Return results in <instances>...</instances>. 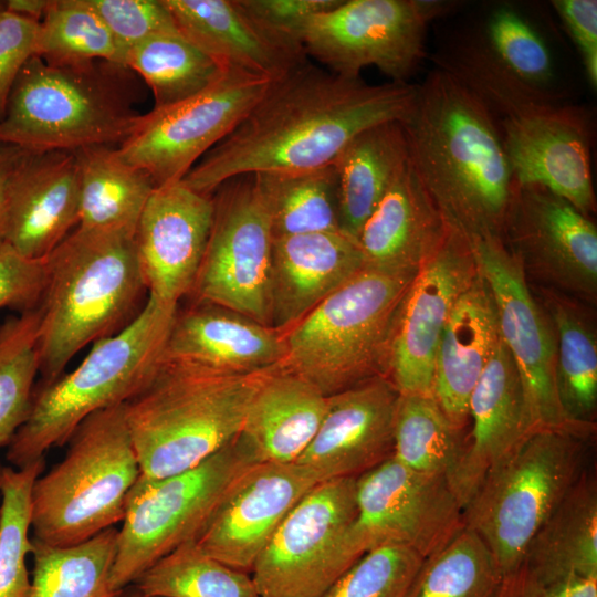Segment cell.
<instances>
[{"label": "cell", "instance_id": "cell-1", "mask_svg": "<svg viewBox=\"0 0 597 597\" xmlns=\"http://www.w3.org/2000/svg\"><path fill=\"white\" fill-rule=\"evenodd\" d=\"M418 84H368L307 62L271 82L239 125L181 181L211 196L243 175L295 171L331 164L360 132L409 114Z\"/></svg>", "mask_w": 597, "mask_h": 597}, {"label": "cell", "instance_id": "cell-2", "mask_svg": "<svg viewBox=\"0 0 597 597\" xmlns=\"http://www.w3.org/2000/svg\"><path fill=\"white\" fill-rule=\"evenodd\" d=\"M401 124L410 165L448 229L469 243L502 238L517 184L486 108L436 67Z\"/></svg>", "mask_w": 597, "mask_h": 597}, {"label": "cell", "instance_id": "cell-3", "mask_svg": "<svg viewBox=\"0 0 597 597\" xmlns=\"http://www.w3.org/2000/svg\"><path fill=\"white\" fill-rule=\"evenodd\" d=\"M134 234L77 227L43 259L45 282L38 307L41 385L63 375L84 346L118 333L143 310L148 292Z\"/></svg>", "mask_w": 597, "mask_h": 597}, {"label": "cell", "instance_id": "cell-4", "mask_svg": "<svg viewBox=\"0 0 597 597\" xmlns=\"http://www.w3.org/2000/svg\"><path fill=\"white\" fill-rule=\"evenodd\" d=\"M271 369L220 375L160 359L144 386L124 402L138 480L184 472L232 442Z\"/></svg>", "mask_w": 597, "mask_h": 597}, {"label": "cell", "instance_id": "cell-5", "mask_svg": "<svg viewBox=\"0 0 597 597\" xmlns=\"http://www.w3.org/2000/svg\"><path fill=\"white\" fill-rule=\"evenodd\" d=\"M178 306L148 298L133 322L93 343L82 363L48 385L34 388L29 415L8 446L17 469L44 458L69 441L92 413L127 401L160 363Z\"/></svg>", "mask_w": 597, "mask_h": 597}, {"label": "cell", "instance_id": "cell-6", "mask_svg": "<svg viewBox=\"0 0 597 597\" xmlns=\"http://www.w3.org/2000/svg\"><path fill=\"white\" fill-rule=\"evenodd\" d=\"M418 270L364 266L283 333L279 368L326 397L385 376L396 320Z\"/></svg>", "mask_w": 597, "mask_h": 597}, {"label": "cell", "instance_id": "cell-7", "mask_svg": "<svg viewBox=\"0 0 597 597\" xmlns=\"http://www.w3.org/2000/svg\"><path fill=\"white\" fill-rule=\"evenodd\" d=\"M67 442L31 493L32 538L51 546L82 543L122 522L140 475L124 404L88 416Z\"/></svg>", "mask_w": 597, "mask_h": 597}, {"label": "cell", "instance_id": "cell-8", "mask_svg": "<svg viewBox=\"0 0 597 597\" xmlns=\"http://www.w3.org/2000/svg\"><path fill=\"white\" fill-rule=\"evenodd\" d=\"M587 436L528 431L491 467L463 507L464 525L482 538L503 575L522 563L535 533L584 471Z\"/></svg>", "mask_w": 597, "mask_h": 597}, {"label": "cell", "instance_id": "cell-9", "mask_svg": "<svg viewBox=\"0 0 597 597\" xmlns=\"http://www.w3.org/2000/svg\"><path fill=\"white\" fill-rule=\"evenodd\" d=\"M139 114L94 63L54 65L32 55L0 122V143L33 153L121 144Z\"/></svg>", "mask_w": 597, "mask_h": 597}, {"label": "cell", "instance_id": "cell-10", "mask_svg": "<svg viewBox=\"0 0 597 597\" xmlns=\"http://www.w3.org/2000/svg\"><path fill=\"white\" fill-rule=\"evenodd\" d=\"M255 462L237 437L189 470L137 480L118 530L112 587L121 590L133 584L159 558L195 540L235 479Z\"/></svg>", "mask_w": 597, "mask_h": 597}, {"label": "cell", "instance_id": "cell-11", "mask_svg": "<svg viewBox=\"0 0 597 597\" xmlns=\"http://www.w3.org/2000/svg\"><path fill=\"white\" fill-rule=\"evenodd\" d=\"M458 6L441 0H342L294 32L306 55L345 77L375 66L390 82L409 83L426 55L428 24Z\"/></svg>", "mask_w": 597, "mask_h": 597}, {"label": "cell", "instance_id": "cell-12", "mask_svg": "<svg viewBox=\"0 0 597 597\" xmlns=\"http://www.w3.org/2000/svg\"><path fill=\"white\" fill-rule=\"evenodd\" d=\"M355 500V516L337 546L342 574L384 545H406L426 558L464 526L446 478L415 472L392 455L356 478Z\"/></svg>", "mask_w": 597, "mask_h": 597}, {"label": "cell", "instance_id": "cell-13", "mask_svg": "<svg viewBox=\"0 0 597 597\" xmlns=\"http://www.w3.org/2000/svg\"><path fill=\"white\" fill-rule=\"evenodd\" d=\"M190 296L271 326L273 235L253 175L222 184Z\"/></svg>", "mask_w": 597, "mask_h": 597}, {"label": "cell", "instance_id": "cell-14", "mask_svg": "<svg viewBox=\"0 0 597 597\" xmlns=\"http://www.w3.org/2000/svg\"><path fill=\"white\" fill-rule=\"evenodd\" d=\"M270 81L228 70L200 94L139 115L117 147L128 164L146 171L156 187L180 181L247 116Z\"/></svg>", "mask_w": 597, "mask_h": 597}, {"label": "cell", "instance_id": "cell-15", "mask_svg": "<svg viewBox=\"0 0 597 597\" xmlns=\"http://www.w3.org/2000/svg\"><path fill=\"white\" fill-rule=\"evenodd\" d=\"M478 272L494 298L501 338L522 383L530 431L542 428L593 430L570 425L555 384V338L551 320L532 295L526 272L502 238L469 243Z\"/></svg>", "mask_w": 597, "mask_h": 597}, {"label": "cell", "instance_id": "cell-16", "mask_svg": "<svg viewBox=\"0 0 597 597\" xmlns=\"http://www.w3.org/2000/svg\"><path fill=\"white\" fill-rule=\"evenodd\" d=\"M356 478L315 484L258 556L251 577L260 597H321L342 575L337 546L356 513Z\"/></svg>", "mask_w": 597, "mask_h": 597}, {"label": "cell", "instance_id": "cell-17", "mask_svg": "<svg viewBox=\"0 0 597 597\" xmlns=\"http://www.w3.org/2000/svg\"><path fill=\"white\" fill-rule=\"evenodd\" d=\"M476 272L469 242L451 230L419 268L398 313L386 365L385 377L400 395H432L441 334Z\"/></svg>", "mask_w": 597, "mask_h": 597}, {"label": "cell", "instance_id": "cell-18", "mask_svg": "<svg viewBox=\"0 0 597 597\" xmlns=\"http://www.w3.org/2000/svg\"><path fill=\"white\" fill-rule=\"evenodd\" d=\"M498 127L517 186L542 187L587 216L595 210L593 119L585 108L545 104Z\"/></svg>", "mask_w": 597, "mask_h": 597}, {"label": "cell", "instance_id": "cell-19", "mask_svg": "<svg viewBox=\"0 0 597 597\" xmlns=\"http://www.w3.org/2000/svg\"><path fill=\"white\" fill-rule=\"evenodd\" d=\"M524 271L582 296L597 289V229L589 216L537 186H517L502 237Z\"/></svg>", "mask_w": 597, "mask_h": 597}, {"label": "cell", "instance_id": "cell-20", "mask_svg": "<svg viewBox=\"0 0 597 597\" xmlns=\"http://www.w3.org/2000/svg\"><path fill=\"white\" fill-rule=\"evenodd\" d=\"M318 482L296 462H255L235 479L195 541L208 555L251 574L282 521Z\"/></svg>", "mask_w": 597, "mask_h": 597}, {"label": "cell", "instance_id": "cell-21", "mask_svg": "<svg viewBox=\"0 0 597 597\" xmlns=\"http://www.w3.org/2000/svg\"><path fill=\"white\" fill-rule=\"evenodd\" d=\"M213 197L181 180L156 187L139 217L135 250L149 296L178 306L197 277L213 219Z\"/></svg>", "mask_w": 597, "mask_h": 597}, {"label": "cell", "instance_id": "cell-22", "mask_svg": "<svg viewBox=\"0 0 597 597\" xmlns=\"http://www.w3.org/2000/svg\"><path fill=\"white\" fill-rule=\"evenodd\" d=\"M398 397L383 375L327 396L321 426L295 462L321 482L357 478L377 467L392 455Z\"/></svg>", "mask_w": 597, "mask_h": 597}, {"label": "cell", "instance_id": "cell-23", "mask_svg": "<svg viewBox=\"0 0 597 597\" xmlns=\"http://www.w3.org/2000/svg\"><path fill=\"white\" fill-rule=\"evenodd\" d=\"M80 168L74 151H29L8 189L4 243L45 259L78 224Z\"/></svg>", "mask_w": 597, "mask_h": 597}, {"label": "cell", "instance_id": "cell-24", "mask_svg": "<svg viewBox=\"0 0 597 597\" xmlns=\"http://www.w3.org/2000/svg\"><path fill=\"white\" fill-rule=\"evenodd\" d=\"M179 32L226 70L274 82L307 62L302 45L271 30L239 0H164Z\"/></svg>", "mask_w": 597, "mask_h": 597}, {"label": "cell", "instance_id": "cell-25", "mask_svg": "<svg viewBox=\"0 0 597 597\" xmlns=\"http://www.w3.org/2000/svg\"><path fill=\"white\" fill-rule=\"evenodd\" d=\"M284 337L232 310L193 301L177 308L161 360L191 365L220 375H248L279 367Z\"/></svg>", "mask_w": 597, "mask_h": 597}, {"label": "cell", "instance_id": "cell-26", "mask_svg": "<svg viewBox=\"0 0 597 597\" xmlns=\"http://www.w3.org/2000/svg\"><path fill=\"white\" fill-rule=\"evenodd\" d=\"M468 412L472 427L447 479L462 510L491 467L530 431L520 375L502 338L470 396Z\"/></svg>", "mask_w": 597, "mask_h": 597}, {"label": "cell", "instance_id": "cell-27", "mask_svg": "<svg viewBox=\"0 0 597 597\" xmlns=\"http://www.w3.org/2000/svg\"><path fill=\"white\" fill-rule=\"evenodd\" d=\"M364 266L358 242L341 231L273 238L271 326L285 333Z\"/></svg>", "mask_w": 597, "mask_h": 597}, {"label": "cell", "instance_id": "cell-28", "mask_svg": "<svg viewBox=\"0 0 597 597\" xmlns=\"http://www.w3.org/2000/svg\"><path fill=\"white\" fill-rule=\"evenodd\" d=\"M500 341L494 298L476 272L451 311L434 358L432 396L459 431L468 423L470 396Z\"/></svg>", "mask_w": 597, "mask_h": 597}, {"label": "cell", "instance_id": "cell-29", "mask_svg": "<svg viewBox=\"0 0 597 597\" xmlns=\"http://www.w3.org/2000/svg\"><path fill=\"white\" fill-rule=\"evenodd\" d=\"M448 231L409 161L363 224L357 242L365 266L418 270Z\"/></svg>", "mask_w": 597, "mask_h": 597}, {"label": "cell", "instance_id": "cell-30", "mask_svg": "<svg viewBox=\"0 0 597 597\" xmlns=\"http://www.w3.org/2000/svg\"><path fill=\"white\" fill-rule=\"evenodd\" d=\"M327 397L313 384L279 367L254 392L239 439L256 462H295L315 437Z\"/></svg>", "mask_w": 597, "mask_h": 597}, {"label": "cell", "instance_id": "cell-31", "mask_svg": "<svg viewBox=\"0 0 597 597\" xmlns=\"http://www.w3.org/2000/svg\"><path fill=\"white\" fill-rule=\"evenodd\" d=\"M409 163L401 122H387L357 134L332 161L338 181L343 233L357 241L363 224Z\"/></svg>", "mask_w": 597, "mask_h": 597}, {"label": "cell", "instance_id": "cell-32", "mask_svg": "<svg viewBox=\"0 0 597 597\" xmlns=\"http://www.w3.org/2000/svg\"><path fill=\"white\" fill-rule=\"evenodd\" d=\"M522 564L547 583L597 577V486L590 472H582L541 525Z\"/></svg>", "mask_w": 597, "mask_h": 597}, {"label": "cell", "instance_id": "cell-33", "mask_svg": "<svg viewBox=\"0 0 597 597\" xmlns=\"http://www.w3.org/2000/svg\"><path fill=\"white\" fill-rule=\"evenodd\" d=\"M80 168L78 228L136 230L156 188L143 169L126 163L107 145L74 150Z\"/></svg>", "mask_w": 597, "mask_h": 597}, {"label": "cell", "instance_id": "cell-34", "mask_svg": "<svg viewBox=\"0 0 597 597\" xmlns=\"http://www.w3.org/2000/svg\"><path fill=\"white\" fill-rule=\"evenodd\" d=\"M253 178L273 238L342 232L332 163L305 170L259 172Z\"/></svg>", "mask_w": 597, "mask_h": 597}, {"label": "cell", "instance_id": "cell-35", "mask_svg": "<svg viewBox=\"0 0 597 597\" xmlns=\"http://www.w3.org/2000/svg\"><path fill=\"white\" fill-rule=\"evenodd\" d=\"M545 311L555 338V384L566 420L593 430L597 404V343L583 313L564 298L547 295Z\"/></svg>", "mask_w": 597, "mask_h": 597}, {"label": "cell", "instance_id": "cell-36", "mask_svg": "<svg viewBox=\"0 0 597 597\" xmlns=\"http://www.w3.org/2000/svg\"><path fill=\"white\" fill-rule=\"evenodd\" d=\"M118 530L106 528L71 546L32 538L33 569L27 597H118L111 584Z\"/></svg>", "mask_w": 597, "mask_h": 597}, {"label": "cell", "instance_id": "cell-37", "mask_svg": "<svg viewBox=\"0 0 597 597\" xmlns=\"http://www.w3.org/2000/svg\"><path fill=\"white\" fill-rule=\"evenodd\" d=\"M125 69L138 73L154 95V108L189 100L228 71L180 32L150 36L128 50Z\"/></svg>", "mask_w": 597, "mask_h": 597}, {"label": "cell", "instance_id": "cell-38", "mask_svg": "<svg viewBox=\"0 0 597 597\" xmlns=\"http://www.w3.org/2000/svg\"><path fill=\"white\" fill-rule=\"evenodd\" d=\"M434 61L437 69L467 88L496 124L545 104L561 103L556 92L532 87L509 73L489 51L480 33L457 40Z\"/></svg>", "mask_w": 597, "mask_h": 597}, {"label": "cell", "instance_id": "cell-39", "mask_svg": "<svg viewBox=\"0 0 597 597\" xmlns=\"http://www.w3.org/2000/svg\"><path fill=\"white\" fill-rule=\"evenodd\" d=\"M462 431L432 395H400L394 418L392 457L406 468L448 479L462 450Z\"/></svg>", "mask_w": 597, "mask_h": 597}, {"label": "cell", "instance_id": "cell-40", "mask_svg": "<svg viewBox=\"0 0 597 597\" xmlns=\"http://www.w3.org/2000/svg\"><path fill=\"white\" fill-rule=\"evenodd\" d=\"M133 584L143 596L260 597L250 574L208 555L195 540L159 558Z\"/></svg>", "mask_w": 597, "mask_h": 597}, {"label": "cell", "instance_id": "cell-41", "mask_svg": "<svg viewBox=\"0 0 597 597\" xmlns=\"http://www.w3.org/2000/svg\"><path fill=\"white\" fill-rule=\"evenodd\" d=\"M502 576L489 547L464 525L423 559L406 597H493Z\"/></svg>", "mask_w": 597, "mask_h": 597}, {"label": "cell", "instance_id": "cell-42", "mask_svg": "<svg viewBox=\"0 0 597 597\" xmlns=\"http://www.w3.org/2000/svg\"><path fill=\"white\" fill-rule=\"evenodd\" d=\"M35 55L54 65L104 60L125 69L113 34L85 0H50L39 22Z\"/></svg>", "mask_w": 597, "mask_h": 597}, {"label": "cell", "instance_id": "cell-43", "mask_svg": "<svg viewBox=\"0 0 597 597\" xmlns=\"http://www.w3.org/2000/svg\"><path fill=\"white\" fill-rule=\"evenodd\" d=\"M44 458L23 468L3 467L0 503V597H27L31 578L27 556L32 553L31 493L42 474Z\"/></svg>", "mask_w": 597, "mask_h": 597}, {"label": "cell", "instance_id": "cell-44", "mask_svg": "<svg viewBox=\"0 0 597 597\" xmlns=\"http://www.w3.org/2000/svg\"><path fill=\"white\" fill-rule=\"evenodd\" d=\"M39 308L0 326V447L9 446L25 421L39 371Z\"/></svg>", "mask_w": 597, "mask_h": 597}, {"label": "cell", "instance_id": "cell-45", "mask_svg": "<svg viewBox=\"0 0 597 597\" xmlns=\"http://www.w3.org/2000/svg\"><path fill=\"white\" fill-rule=\"evenodd\" d=\"M498 62L521 82L553 92V59L548 46L524 17L509 6L494 9L479 32Z\"/></svg>", "mask_w": 597, "mask_h": 597}, {"label": "cell", "instance_id": "cell-46", "mask_svg": "<svg viewBox=\"0 0 597 597\" xmlns=\"http://www.w3.org/2000/svg\"><path fill=\"white\" fill-rule=\"evenodd\" d=\"M423 557L390 544L364 554L321 597H406Z\"/></svg>", "mask_w": 597, "mask_h": 597}, {"label": "cell", "instance_id": "cell-47", "mask_svg": "<svg viewBox=\"0 0 597 597\" xmlns=\"http://www.w3.org/2000/svg\"><path fill=\"white\" fill-rule=\"evenodd\" d=\"M113 34L124 54L142 41L179 32L164 0H85Z\"/></svg>", "mask_w": 597, "mask_h": 597}, {"label": "cell", "instance_id": "cell-48", "mask_svg": "<svg viewBox=\"0 0 597 597\" xmlns=\"http://www.w3.org/2000/svg\"><path fill=\"white\" fill-rule=\"evenodd\" d=\"M44 282V260L27 259L9 244L0 245V308L20 313L38 308Z\"/></svg>", "mask_w": 597, "mask_h": 597}, {"label": "cell", "instance_id": "cell-49", "mask_svg": "<svg viewBox=\"0 0 597 597\" xmlns=\"http://www.w3.org/2000/svg\"><path fill=\"white\" fill-rule=\"evenodd\" d=\"M38 31V21L0 11V122L23 65L35 55Z\"/></svg>", "mask_w": 597, "mask_h": 597}, {"label": "cell", "instance_id": "cell-50", "mask_svg": "<svg viewBox=\"0 0 597 597\" xmlns=\"http://www.w3.org/2000/svg\"><path fill=\"white\" fill-rule=\"evenodd\" d=\"M552 7L575 42L591 85L597 86V1L553 0Z\"/></svg>", "mask_w": 597, "mask_h": 597}, {"label": "cell", "instance_id": "cell-51", "mask_svg": "<svg viewBox=\"0 0 597 597\" xmlns=\"http://www.w3.org/2000/svg\"><path fill=\"white\" fill-rule=\"evenodd\" d=\"M493 597H597V577L547 583L521 563L502 576Z\"/></svg>", "mask_w": 597, "mask_h": 597}, {"label": "cell", "instance_id": "cell-52", "mask_svg": "<svg viewBox=\"0 0 597 597\" xmlns=\"http://www.w3.org/2000/svg\"><path fill=\"white\" fill-rule=\"evenodd\" d=\"M341 2L342 0H239L242 8L258 21L293 39L295 30L306 19L328 11Z\"/></svg>", "mask_w": 597, "mask_h": 597}, {"label": "cell", "instance_id": "cell-53", "mask_svg": "<svg viewBox=\"0 0 597 597\" xmlns=\"http://www.w3.org/2000/svg\"><path fill=\"white\" fill-rule=\"evenodd\" d=\"M28 153L21 147L0 143V245L6 238L9 184Z\"/></svg>", "mask_w": 597, "mask_h": 597}, {"label": "cell", "instance_id": "cell-54", "mask_svg": "<svg viewBox=\"0 0 597 597\" xmlns=\"http://www.w3.org/2000/svg\"><path fill=\"white\" fill-rule=\"evenodd\" d=\"M50 0H8L4 9L11 13L40 22L49 7Z\"/></svg>", "mask_w": 597, "mask_h": 597}, {"label": "cell", "instance_id": "cell-55", "mask_svg": "<svg viewBox=\"0 0 597 597\" xmlns=\"http://www.w3.org/2000/svg\"><path fill=\"white\" fill-rule=\"evenodd\" d=\"M118 597H143V594L135 584H130L121 590Z\"/></svg>", "mask_w": 597, "mask_h": 597}, {"label": "cell", "instance_id": "cell-56", "mask_svg": "<svg viewBox=\"0 0 597 597\" xmlns=\"http://www.w3.org/2000/svg\"><path fill=\"white\" fill-rule=\"evenodd\" d=\"M2 469L3 467L0 465V491H1V476H2ZM0 516H1V512H0Z\"/></svg>", "mask_w": 597, "mask_h": 597}, {"label": "cell", "instance_id": "cell-57", "mask_svg": "<svg viewBox=\"0 0 597 597\" xmlns=\"http://www.w3.org/2000/svg\"><path fill=\"white\" fill-rule=\"evenodd\" d=\"M4 9V1L0 0V11Z\"/></svg>", "mask_w": 597, "mask_h": 597}, {"label": "cell", "instance_id": "cell-58", "mask_svg": "<svg viewBox=\"0 0 597 597\" xmlns=\"http://www.w3.org/2000/svg\"><path fill=\"white\" fill-rule=\"evenodd\" d=\"M143 597H160V596H143Z\"/></svg>", "mask_w": 597, "mask_h": 597}]
</instances>
